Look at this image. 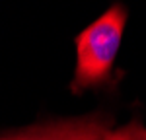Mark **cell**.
Segmentation results:
<instances>
[{"instance_id": "cell-1", "label": "cell", "mask_w": 146, "mask_h": 140, "mask_svg": "<svg viewBox=\"0 0 146 140\" xmlns=\"http://www.w3.org/2000/svg\"><path fill=\"white\" fill-rule=\"evenodd\" d=\"M127 16L123 6L115 4L76 37V70L70 82L74 93L109 84Z\"/></svg>"}, {"instance_id": "cell-2", "label": "cell", "mask_w": 146, "mask_h": 140, "mask_svg": "<svg viewBox=\"0 0 146 140\" xmlns=\"http://www.w3.org/2000/svg\"><path fill=\"white\" fill-rule=\"evenodd\" d=\"M111 117L92 113L86 117L58 119L8 132L2 134L0 140H103L105 134L111 130Z\"/></svg>"}, {"instance_id": "cell-3", "label": "cell", "mask_w": 146, "mask_h": 140, "mask_svg": "<svg viewBox=\"0 0 146 140\" xmlns=\"http://www.w3.org/2000/svg\"><path fill=\"white\" fill-rule=\"evenodd\" d=\"M103 140H146V128L138 121H133L117 130H109Z\"/></svg>"}]
</instances>
